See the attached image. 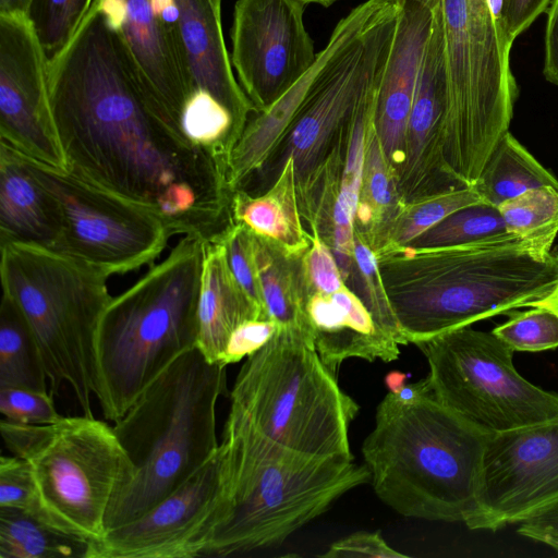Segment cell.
<instances>
[{"mask_svg": "<svg viewBox=\"0 0 558 558\" xmlns=\"http://www.w3.org/2000/svg\"><path fill=\"white\" fill-rule=\"evenodd\" d=\"M48 88L69 172L155 213L172 235L208 241L231 223L227 167L160 119L98 0L48 61Z\"/></svg>", "mask_w": 558, "mask_h": 558, "instance_id": "1", "label": "cell"}, {"mask_svg": "<svg viewBox=\"0 0 558 558\" xmlns=\"http://www.w3.org/2000/svg\"><path fill=\"white\" fill-rule=\"evenodd\" d=\"M375 254L407 343L530 307L558 281V253L541 254L510 233L457 246H400Z\"/></svg>", "mask_w": 558, "mask_h": 558, "instance_id": "2", "label": "cell"}, {"mask_svg": "<svg viewBox=\"0 0 558 558\" xmlns=\"http://www.w3.org/2000/svg\"><path fill=\"white\" fill-rule=\"evenodd\" d=\"M487 437L433 392L412 404L388 392L362 454L374 492L396 512L464 522L475 506Z\"/></svg>", "mask_w": 558, "mask_h": 558, "instance_id": "3", "label": "cell"}, {"mask_svg": "<svg viewBox=\"0 0 558 558\" xmlns=\"http://www.w3.org/2000/svg\"><path fill=\"white\" fill-rule=\"evenodd\" d=\"M219 452L220 502L203 557L278 546L369 482L365 464L304 457L243 433L222 430Z\"/></svg>", "mask_w": 558, "mask_h": 558, "instance_id": "4", "label": "cell"}, {"mask_svg": "<svg viewBox=\"0 0 558 558\" xmlns=\"http://www.w3.org/2000/svg\"><path fill=\"white\" fill-rule=\"evenodd\" d=\"M226 368L194 348L114 421L113 430L133 463L134 475L109 508L107 531L143 515L217 451L216 408L227 391Z\"/></svg>", "mask_w": 558, "mask_h": 558, "instance_id": "5", "label": "cell"}, {"mask_svg": "<svg viewBox=\"0 0 558 558\" xmlns=\"http://www.w3.org/2000/svg\"><path fill=\"white\" fill-rule=\"evenodd\" d=\"M204 242L183 235L168 256L108 303L98 329L101 413L117 421L179 356L196 348Z\"/></svg>", "mask_w": 558, "mask_h": 558, "instance_id": "6", "label": "cell"}, {"mask_svg": "<svg viewBox=\"0 0 558 558\" xmlns=\"http://www.w3.org/2000/svg\"><path fill=\"white\" fill-rule=\"evenodd\" d=\"M226 432L256 436L298 454L354 460L349 427L360 407L338 385L314 341L280 328L242 364L230 395Z\"/></svg>", "mask_w": 558, "mask_h": 558, "instance_id": "7", "label": "cell"}, {"mask_svg": "<svg viewBox=\"0 0 558 558\" xmlns=\"http://www.w3.org/2000/svg\"><path fill=\"white\" fill-rule=\"evenodd\" d=\"M0 252L2 293L15 302L34 332L50 393L58 396L69 385L82 414L94 416L98 329L112 298L108 276L37 245L11 243Z\"/></svg>", "mask_w": 558, "mask_h": 558, "instance_id": "8", "label": "cell"}, {"mask_svg": "<svg viewBox=\"0 0 558 558\" xmlns=\"http://www.w3.org/2000/svg\"><path fill=\"white\" fill-rule=\"evenodd\" d=\"M447 83L442 129L450 174L471 187L509 131L519 89L510 69L511 45L487 0H438Z\"/></svg>", "mask_w": 558, "mask_h": 558, "instance_id": "9", "label": "cell"}, {"mask_svg": "<svg viewBox=\"0 0 558 558\" xmlns=\"http://www.w3.org/2000/svg\"><path fill=\"white\" fill-rule=\"evenodd\" d=\"M0 433L28 464L46 523L90 544L101 541L109 508L134 475L113 427L82 414L51 424L1 418Z\"/></svg>", "mask_w": 558, "mask_h": 558, "instance_id": "10", "label": "cell"}, {"mask_svg": "<svg viewBox=\"0 0 558 558\" xmlns=\"http://www.w3.org/2000/svg\"><path fill=\"white\" fill-rule=\"evenodd\" d=\"M434 397L486 434L558 416V393L526 380L514 350L493 331L465 326L415 343Z\"/></svg>", "mask_w": 558, "mask_h": 558, "instance_id": "11", "label": "cell"}, {"mask_svg": "<svg viewBox=\"0 0 558 558\" xmlns=\"http://www.w3.org/2000/svg\"><path fill=\"white\" fill-rule=\"evenodd\" d=\"M24 158L60 206L56 252L108 277L151 264L162 253L172 234L155 213L68 170Z\"/></svg>", "mask_w": 558, "mask_h": 558, "instance_id": "12", "label": "cell"}, {"mask_svg": "<svg viewBox=\"0 0 558 558\" xmlns=\"http://www.w3.org/2000/svg\"><path fill=\"white\" fill-rule=\"evenodd\" d=\"M557 501L558 416L488 435L475 506L463 523L497 531Z\"/></svg>", "mask_w": 558, "mask_h": 558, "instance_id": "13", "label": "cell"}, {"mask_svg": "<svg viewBox=\"0 0 558 558\" xmlns=\"http://www.w3.org/2000/svg\"><path fill=\"white\" fill-rule=\"evenodd\" d=\"M296 0H236L230 31L231 63L254 112L270 107L316 61Z\"/></svg>", "mask_w": 558, "mask_h": 558, "instance_id": "14", "label": "cell"}, {"mask_svg": "<svg viewBox=\"0 0 558 558\" xmlns=\"http://www.w3.org/2000/svg\"><path fill=\"white\" fill-rule=\"evenodd\" d=\"M0 136L23 156L66 170L48 88V58L25 13H0Z\"/></svg>", "mask_w": 558, "mask_h": 558, "instance_id": "15", "label": "cell"}, {"mask_svg": "<svg viewBox=\"0 0 558 558\" xmlns=\"http://www.w3.org/2000/svg\"><path fill=\"white\" fill-rule=\"evenodd\" d=\"M220 502V452L137 519L107 531L87 558L203 557Z\"/></svg>", "mask_w": 558, "mask_h": 558, "instance_id": "16", "label": "cell"}, {"mask_svg": "<svg viewBox=\"0 0 558 558\" xmlns=\"http://www.w3.org/2000/svg\"><path fill=\"white\" fill-rule=\"evenodd\" d=\"M98 3L117 31L149 102L169 128L184 136L181 117L192 88L177 31L178 14L163 19L151 0Z\"/></svg>", "mask_w": 558, "mask_h": 558, "instance_id": "17", "label": "cell"}, {"mask_svg": "<svg viewBox=\"0 0 558 558\" xmlns=\"http://www.w3.org/2000/svg\"><path fill=\"white\" fill-rule=\"evenodd\" d=\"M447 83L440 22L433 11L407 124L398 187L404 203L417 197L463 189L444 158L442 129Z\"/></svg>", "mask_w": 558, "mask_h": 558, "instance_id": "18", "label": "cell"}, {"mask_svg": "<svg viewBox=\"0 0 558 558\" xmlns=\"http://www.w3.org/2000/svg\"><path fill=\"white\" fill-rule=\"evenodd\" d=\"M398 4L393 39L378 82L373 112L375 131L397 179L418 66L433 20V10L428 7L412 1Z\"/></svg>", "mask_w": 558, "mask_h": 558, "instance_id": "19", "label": "cell"}, {"mask_svg": "<svg viewBox=\"0 0 558 558\" xmlns=\"http://www.w3.org/2000/svg\"><path fill=\"white\" fill-rule=\"evenodd\" d=\"M177 31L192 93L211 98L232 116L241 136L254 108L231 66L222 24V0H175Z\"/></svg>", "mask_w": 558, "mask_h": 558, "instance_id": "20", "label": "cell"}, {"mask_svg": "<svg viewBox=\"0 0 558 558\" xmlns=\"http://www.w3.org/2000/svg\"><path fill=\"white\" fill-rule=\"evenodd\" d=\"M62 228L57 199L24 156L0 143V246L32 244L54 251Z\"/></svg>", "mask_w": 558, "mask_h": 558, "instance_id": "21", "label": "cell"}, {"mask_svg": "<svg viewBox=\"0 0 558 558\" xmlns=\"http://www.w3.org/2000/svg\"><path fill=\"white\" fill-rule=\"evenodd\" d=\"M251 319L268 318L233 277L223 243L217 236L204 242L196 348L209 362L221 364L231 333Z\"/></svg>", "mask_w": 558, "mask_h": 558, "instance_id": "22", "label": "cell"}, {"mask_svg": "<svg viewBox=\"0 0 558 558\" xmlns=\"http://www.w3.org/2000/svg\"><path fill=\"white\" fill-rule=\"evenodd\" d=\"M231 218L291 255L301 256L311 243L310 232L301 215L295 168L288 157L271 186L257 196L238 189L231 197Z\"/></svg>", "mask_w": 558, "mask_h": 558, "instance_id": "23", "label": "cell"}, {"mask_svg": "<svg viewBox=\"0 0 558 558\" xmlns=\"http://www.w3.org/2000/svg\"><path fill=\"white\" fill-rule=\"evenodd\" d=\"M256 260L266 317L280 328L301 332L314 341L306 314L307 293L301 256L255 234Z\"/></svg>", "mask_w": 558, "mask_h": 558, "instance_id": "24", "label": "cell"}, {"mask_svg": "<svg viewBox=\"0 0 558 558\" xmlns=\"http://www.w3.org/2000/svg\"><path fill=\"white\" fill-rule=\"evenodd\" d=\"M404 204L397 174L375 131L372 113L366 128L363 179L354 229L375 253L383 246L390 226Z\"/></svg>", "mask_w": 558, "mask_h": 558, "instance_id": "25", "label": "cell"}, {"mask_svg": "<svg viewBox=\"0 0 558 558\" xmlns=\"http://www.w3.org/2000/svg\"><path fill=\"white\" fill-rule=\"evenodd\" d=\"M541 186L558 190V179L509 131L497 143L473 185L483 203L495 207Z\"/></svg>", "mask_w": 558, "mask_h": 558, "instance_id": "26", "label": "cell"}, {"mask_svg": "<svg viewBox=\"0 0 558 558\" xmlns=\"http://www.w3.org/2000/svg\"><path fill=\"white\" fill-rule=\"evenodd\" d=\"M5 386L49 391L48 376L34 332L15 302L2 293L0 387Z\"/></svg>", "mask_w": 558, "mask_h": 558, "instance_id": "27", "label": "cell"}, {"mask_svg": "<svg viewBox=\"0 0 558 558\" xmlns=\"http://www.w3.org/2000/svg\"><path fill=\"white\" fill-rule=\"evenodd\" d=\"M89 545L28 513L0 508V558H87Z\"/></svg>", "mask_w": 558, "mask_h": 558, "instance_id": "28", "label": "cell"}, {"mask_svg": "<svg viewBox=\"0 0 558 558\" xmlns=\"http://www.w3.org/2000/svg\"><path fill=\"white\" fill-rule=\"evenodd\" d=\"M378 82L360 105L349 130L340 187L331 218L330 242L340 247H348L353 243L354 221L363 179L366 128L373 113Z\"/></svg>", "mask_w": 558, "mask_h": 558, "instance_id": "29", "label": "cell"}, {"mask_svg": "<svg viewBox=\"0 0 558 558\" xmlns=\"http://www.w3.org/2000/svg\"><path fill=\"white\" fill-rule=\"evenodd\" d=\"M508 233L547 255L558 234V190L541 186L497 206Z\"/></svg>", "mask_w": 558, "mask_h": 558, "instance_id": "30", "label": "cell"}, {"mask_svg": "<svg viewBox=\"0 0 558 558\" xmlns=\"http://www.w3.org/2000/svg\"><path fill=\"white\" fill-rule=\"evenodd\" d=\"M478 203L483 201L473 186L430 194L407 202L395 218L383 246L377 252L404 246L451 213Z\"/></svg>", "mask_w": 558, "mask_h": 558, "instance_id": "31", "label": "cell"}, {"mask_svg": "<svg viewBox=\"0 0 558 558\" xmlns=\"http://www.w3.org/2000/svg\"><path fill=\"white\" fill-rule=\"evenodd\" d=\"M508 234L497 207L478 203L460 208L404 246L435 248L457 246Z\"/></svg>", "mask_w": 558, "mask_h": 558, "instance_id": "32", "label": "cell"}, {"mask_svg": "<svg viewBox=\"0 0 558 558\" xmlns=\"http://www.w3.org/2000/svg\"><path fill=\"white\" fill-rule=\"evenodd\" d=\"M354 265L344 279L350 288L365 304L376 325L400 345L408 344L399 328L381 279L378 260L371 245L354 229Z\"/></svg>", "mask_w": 558, "mask_h": 558, "instance_id": "33", "label": "cell"}, {"mask_svg": "<svg viewBox=\"0 0 558 558\" xmlns=\"http://www.w3.org/2000/svg\"><path fill=\"white\" fill-rule=\"evenodd\" d=\"M94 0H28L26 15L48 61L76 34Z\"/></svg>", "mask_w": 558, "mask_h": 558, "instance_id": "34", "label": "cell"}, {"mask_svg": "<svg viewBox=\"0 0 558 558\" xmlns=\"http://www.w3.org/2000/svg\"><path fill=\"white\" fill-rule=\"evenodd\" d=\"M492 331L514 351L541 352L558 348V315L549 308L511 311Z\"/></svg>", "mask_w": 558, "mask_h": 558, "instance_id": "35", "label": "cell"}, {"mask_svg": "<svg viewBox=\"0 0 558 558\" xmlns=\"http://www.w3.org/2000/svg\"><path fill=\"white\" fill-rule=\"evenodd\" d=\"M216 236L225 245L228 266L233 277L265 314L256 260L255 234L244 225L232 220Z\"/></svg>", "mask_w": 558, "mask_h": 558, "instance_id": "36", "label": "cell"}, {"mask_svg": "<svg viewBox=\"0 0 558 558\" xmlns=\"http://www.w3.org/2000/svg\"><path fill=\"white\" fill-rule=\"evenodd\" d=\"M0 508L20 510L46 523L29 466L14 454L0 458Z\"/></svg>", "mask_w": 558, "mask_h": 558, "instance_id": "37", "label": "cell"}, {"mask_svg": "<svg viewBox=\"0 0 558 558\" xmlns=\"http://www.w3.org/2000/svg\"><path fill=\"white\" fill-rule=\"evenodd\" d=\"M311 243L301 258L307 299L312 294H331L345 284L331 247L313 226L306 228Z\"/></svg>", "mask_w": 558, "mask_h": 558, "instance_id": "38", "label": "cell"}, {"mask_svg": "<svg viewBox=\"0 0 558 558\" xmlns=\"http://www.w3.org/2000/svg\"><path fill=\"white\" fill-rule=\"evenodd\" d=\"M53 395L23 387H0V413L3 418L23 424H51L63 417Z\"/></svg>", "mask_w": 558, "mask_h": 558, "instance_id": "39", "label": "cell"}, {"mask_svg": "<svg viewBox=\"0 0 558 558\" xmlns=\"http://www.w3.org/2000/svg\"><path fill=\"white\" fill-rule=\"evenodd\" d=\"M280 329L271 319H251L238 326L231 333L221 364L238 363L263 348Z\"/></svg>", "mask_w": 558, "mask_h": 558, "instance_id": "40", "label": "cell"}, {"mask_svg": "<svg viewBox=\"0 0 558 558\" xmlns=\"http://www.w3.org/2000/svg\"><path fill=\"white\" fill-rule=\"evenodd\" d=\"M319 557L324 558H407L384 539L379 531H359L335 543Z\"/></svg>", "mask_w": 558, "mask_h": 558, "instance_id": "41", "label": "cell"}, {"mask_svg": "<svg viewBox=\"0 0 558 558\" xmlns=\"http://www.w3.org/2000/svg\"><path fill=\"white\" fill-rule=\"evenodd\" d=\"M551 0H504L502 26L508 43L526 31L549 8Z\"/></svg>", "mask_w": 558, "mask_h": 558, "instance_id": "42", "label": "cell"}, {"mask_svg": "<svg viewBox=\"0 0 558 558\" xmlns=\"http://www.w3.org/2000/svg\"><path fill=\"white\" fill-rule=\"evenodd\" d=\"M519 524L520 535L547 545L558 555V501Z\"/></svg>", "mask_w": 558, "mask_h": 558, "instance_id": "43", "label": "cell"}, {"mask_svg": "<svg viewBox=\"0 0 558 558\" xmlns=\"http://www.w3.org/2000/svg\"><path fill=\"white\" fill-rule=\"evenodd\" d=\"M544 76L558 86V0H551L546 11Z\"/></svg>", "mask_w": 558, "mask_h": 558, "instance_id": "44", "label": "cell"}, {"mask_svg": "<svg viewBox=\"0 0 558 558\" xmlns=\"http://www.w3.org/2000/svg\"><path fill=\"white\" fill-rule=\"evenodd\" d=\"M407 375L399 371H392L385 377V383L388 388V392L399 391L407 383Z\"/></svg>", "mask_w": 558, "mask_h": 558, "instance_id": "45", "label": "cell"}, {"mask_svg": "<svg viewBox=\"0 0 558 558\" xmlns=\"http://www.w3.org/2000/svg\"><path fill=\"white\" fill-rule=\"evenodd\" d=\"M530 307L549 308L558 315V281L553 291L548 295H546L542 300L533 302Z\"/></svg>", "mask_w": 558, "mask_h": 558, "instance_id": "46", "label": "cell"}, {"mask_svg": "<svg viewBox=\"0 0 558 558\" xmlns=\"http://www.w3.org/2000/svg\"><path fill=\"white\" fill-rule=\"evenodd\" d=\"M28 0H0V13L20 12L25 13Z\"/></svg>", "mask_w": 558, "mask_h": 558, "instance_id": "47", "label": "cell"}, {"mask_svg": "<svg viewBox=\"0 0 558 558\" xmlns=\"http://www.w3.org/2000/svg\"><path fill=\"white\" fill-rule=\"evenodd\" d=\"M487 4L493 15L496 19L501 20L504 0H487Z\"/></svg>", "mask_w": 558, "mask_h": 558, "instance_id": "48", "label": "cell"}, {"mask_svg": "<svg viewBox=\"0 0 558 558\" xmlns=\"http://www.w3.org/2000/svg\"><path fill=\"white\" fill-rule=\"evenodd\" d=\"M298 2L304 4L305 7L308 4H319L324 8H328L332 5L333 3L341 1V0H296Z\"/></svg>", "mask_w": 558, "mask_h": 558, "instance_id": "49", "label": "cell"}, {"mask_svg": "<svg viewBox=\"0 0 558 558\" xmlns=\"http://www.w3.org/2000/svg\"><path fill=\"white\" fill-rule=\"evenodd\" d=\"M396 1L397 2L412 1V2H416V3L423 4L425 7H428L432 10L435 8V5L438 2V0H396Z\"/></svg>", "mask_w": 558, "mask_h": 558, "instance_id": "50", "label": "cell"}]
</instances>
